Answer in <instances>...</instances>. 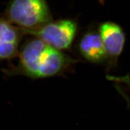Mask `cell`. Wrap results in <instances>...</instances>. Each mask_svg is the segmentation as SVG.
<instances>
[{
    "mask_svg": "<svg viewBox=\"0 0 130 130\" xmlns=\"http://www.w3.org/2000/svg\"><path fill=\"white\" fill-rule=\"evenodd\" d=\"M75 62L61 51L36 38L24 44L13 73L32 79L47 78L61 74Z\"/></svg>",
    "mask_w": 130,
    "mask_h": 130,
    "instance_id": "6da1fadb",
    "label": "cell"
},
{
    "mask_svg": "<svg viewBox=\"0 0 130 130\" xmlns=\"http://www.w3.org/2000/svg\"><path fill=\"white\" fill-rule=\"evenodd\" d=\"M9 22L23 32L37 29L51 22L45 0H13L7 10Z\"/></svg>",
    "mask_w": 130,
    "mask_h": 130,
    "instance_id": "7a4b0ae2",
    "label": "cell"
},
{
    "mask_svg": "<svg viewBox=\"0 0 130 130\" xmlns=\"http://www.w3.org/2000/svg\"><path fill=\"white\" fill-rule=\"evenodd\" d=\"M77 25L71 20L50 22L37 29L24 32L35 36L60 51L70 48L75 37Z\"/></svg>",
    "mask_w": 130,
    "mask_h": 130,
    "instance_id": "3957f363",
    "label": "cell"
},
{
    "mask_svg": "<svg viewBox=\"0 0 130 130\" xmlns=\"http://www.w3.org/2000/svg\"><path fill=\"white\" fill-rule=\"evenodd\" d=\"M99 34L107 60L116 61L122 53L125 42V36L122 28L115 23L104 22L99 27Z\"/></svg>",
    "mask_w": 130,
    "mask_h": 130,
    "instance_id": "277c9868",
    "label": "cell"
},
{
    "mask_svg": "<svg viewBox=\"0 0 130 130\" xmlns=\"http://www.w3.org/2000/svg\"><path fill=\"white\" fill-rule=\"evenodd\" d=\"M21 30L10 22L0 19V60L10 59L18 55Z\"/></svg>",
    "mask_w": 130,
    "mask_h": 130,
    "instance_id": "5b68a950",
    "label": "cell"
},
{
    "mask_svg": "<svg viewBox=\"0 0 130 130\" xmlns=\"http://www.w3.org/2000/svg\"><path fill=\"white\" fill-rule=\"evenodd\" d=\"M79 50L80 54L88 61L100 63L107 60L102 40L96 32H88L80 41Z\"/></svg>",
    "mask_w": 130,
    "mask_h": 130,
    "instance_id": "8992f818",
    "label": "cell"
},
{
    "mask_svg": "<svg viewBox=\"0 0 130 130\" xmlns=\"http://www.w3.org/2000/svg\"><path fill=\"white\" fill-rule=\"evenodd\" d=\"M106 79L113 82L121 83L126 85L130 88V76L128 75L123 76H115V75H106Z\"/></svg>",
    "mask_w": 130,
    "mask_h": 130,
    "instance_id": "52a82bcc",
    "label": "cell"
}]
</instances>
